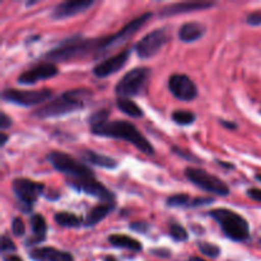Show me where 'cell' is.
Returning a JSON list of instances; mask_svg holds the SVG:
<instances>
[{"mask_svg": "<svg viewBox=\"0 0 261 261\" xmlns=\"http://www.w3.org/2000/svg\"><path fill=\"white\" fill-rule=\"evenodd\" d=\"M46 160L59 172L66 176V184L78 193L99 199L105 203H115V194L97 180L93 171L83 162L64 152H50Z\"/></svg>", "mask_w": 261, "mask_h": 261, "instance_id": "cell-1", "label": "cell"}, {"mask_svg": "<svg viewBox=\"0 0 261 261\" xmlns=\"http://www.w3.org/2000/svg\"><path fill=\"white\" fill-rule=\"evenodd\" d=\"M91 133L93 135H97V137L125 140V142L134 145L137 149H139L144 154H154V148H153V145L138 130V127L133 122L125 121V120L107 121L101 125H97V126H92Z\"/></svg>", "mask_w": 261, "mask_h": 261, "instance_id": "cell-2", "label": "cell"}, {"mask_svg": "<svg viewBox=\"0 0 261 261\" xmlns=\"http://www.w3.org/2000/svg\"><path fill=\"white\" fill-rule=\"evenodd\" d=\"M91 97L92 92L87 88L70 89L36 110L32 116L42 120L64 116V115L71 114L78 110H83Z\"/></svg>", "mask_w": 261, "mask_h": 261, "instance_id": "cell-3", "label": "cell"}, {"mask_svg": "<svg viewBox=\"0 0 261 261\" xmlns=\"http://www.w3.org/2000/svg\"><path fill=\"white\" fill-rule=\"evenodd\" d=\"M98 46L99 38H86L82 35H75L61 41L58 46L47 51L43 58L50 60V63H66L83 59L88 55H93L96 58Z\"/></svg>", "mask_w": 261, "mask_h": 261, "instance_id": "cell-4", "label": "cell"}, {"mask_svg": "<svg viewBox=\"0 0 261 261\" xmlns=\"http://www.w3.org/2000/svg\"><path fill=\"white\" fill-rule=\"evenodd\" d=\"M208 216L219 224L227 239L236 242H245L250 239L249 222L237 212L227 208H217L208 212Z\"/></svg>", "mask_w": 261, "mask_h": 261, "instance_id": "cell-5", "label": "cell"}, {"mask_svg": "<svg viewBox=\"0 0 261 261\" xmlns=\"http://www.w3.org/2000/svg\"><path fill=\"white\" fill-rule=\"evenodd\" d=\"M152 69L148 66H139L127 71L115 86V93L119 98H129V97L139 96L148 86Z\"/></svg>", "mask_w": 261, "mask_h": 261, "instance_id": "cell-6", "label": "cell"}, {"mask_svg": "<svg viewBox=\"0 0 261 261\" xmlns=\"http://www.w3.org/2000/svg\"><path fill=\"white\" fill-rule=\"evenodd\" d=\"M152 13L147 12L144 14L139 15L138 18H134V19L130 20L124 28L119 31V32L114 33L111 36H106V37H99V46L98 51H97L96 58H99V56L106 55L109 51L114 50V48L119 47L122 43L126 42L130 37L135 35L148 20L152 18Z\"/></svg>", "mask_w": 261, "mask_h": 261, "instance_id": "cell-7", "label": "cell"}, {"mask_svg": "<svg viewBox=\"0 0 261 261\" xmlns=\"http://www.w3.org/2000/svg\"><path fill=\"white\" fill-rule=\"evenodd\" d=\"M12 191L17 200L18 208L22 213H31L36 201L43 195L45 185L42 182L30 180V178H15L12 182Z\"/></svg>", "mask_w": 261, "mask_h": 261, "instance_id": "cell-8", "label": "cell"}, {"mask_svg": "<svg viewBox=\"0 0 261 261\" xmlns=\"http://www.w3.org/2000/svg\"><path fill=\"white\" fill-rule=\"evenodd\" d=\"M185 176L196 188L201 189V190L206 191V193L214 194V195L218 196L229 195V191L231 190H229L228 185L223 180L212 175V173L203 170V168L188 167L185 170Z\"/></svg>", "mask_w": 261, "mask_h": 261, "instance_id": "cell-9", "label": "cell"}, {"mask_svg": "<svg viewBox=\"0 0 261 261\" xmlns=\"http://www.w3.org/2000/svg\"><path fill=\"white\" fill-rule=\"evenodd\" d=\"M53 97V91L48 88L37 89V91H22V89H4L2 93L3 101L8 103L18 105L22 107H31L46 102Z\"/></svg>", "mask_w": 261, "mask_h": 261, "instance_id": "cell-10", "label": "cell"}, {"mask_svg": "<svg viewBox=\"0 0 261 261\" xmlns=\"http://www.w3.org/2000/svg\"><path fill=\"white\" fill-rule=\"evenodd\" d=\"M170 38L171 36L167 28H157L138 41L134 45V50L140 59L147 60L157 55L161 48L170 41Z\"/></svg>", "mask_w": 261, "mask_h": 261, "instance_id": "cell-11", "label": "cell"}, {"mask_svg": "<svg viewBox=\"0 0 261 261\" xmlns=\"http://www.w3.org/2000/svg\"><path fill=\"white\" fill-rule=\"evenodd\" d=\"M168 89L173 97L184 102H191L198 97V87L185 74H172L168 79Z\"/></svg>", "mask_w": 261, "mask_h": 261, "instance_id": "cell-12", "label": "cell"}, {"mask_svg": "<svg viewBox=\"0 0 261 261\" xmlns=\"http://www.w3.org/2000/svg\"><path fill=\"white\" fill-rule=\"evenodd\" d=\"M59 74V68L54 63L46 61V63H41L35 65L33 68L28 69L24 73L20 74L18 76L17 82L20 86H31L40 81H45V79L54 78Z\"/></svg>", "mask_w": 261, "mask_h": 261, "instance_id": "cell-13", "label": "cell"}, {"mask_svg": "<svg viewBox=\"0 0 261 261\" xmlns=\"http://www.w3.org/2000/svg\"><path fill=\"white\" fill-rule=\"evenodd\" d=\"M130 54H132V50H130V48H125L124 51L119 53L117 55L111 56V58L106 59V60L97 64V65L92 69V73H93L97 78H106V76L111 75V74L117 73L120 69H122L126 65L127 60H129L130 58Z\"/></svg>", "mask_w": 261, "mask_h": 261, "instance_id": "cell-14", "label": "cell"}, {"mask_svg": "<svg viewBox=\"0 0 261 261\" xmlns=\"http://www.w3.org/2000/svg\"><path fill=\"white\" fill-rule=\"evenodd\" d=\"M94 4L93 0H68V2L59 3L51 13V19L61 20L66 18L74 17L82 12H86L88 8Z\"/></svg>", "mask_w": 261, "mask_h": 261, "instance_id": "cell-15", "label": "cell"}, {"mask_svg": "<svg viewBox=\"0 0 261 261\" xmlns=\"http://www.w3.org/2000/svg\"><path fill=\"white\" fill-rule=\"evenodd\" d=\"M214 3H206V2H182V3H173V4H168L163 7L160 10L158 15L161 18L173 17V15L186 14V13L198 12V10H205L209 8H213Z\"/></svg>", "mask_w": 261, "mask_h": 261, "instance_id": "cell-16", "label": "cell"}, {"mask_svg": "<svg viewBox=\"0 0 261 261\" xmlns=\"http://www.w3.org/2000/svg\"><path fill=\"white\" fill-rule=\"evenodd\" d=\"M28 257L33 261H74L70 252L55 247H36L28 252Z\"/></svg>", "mask_w": 261, "mask_h": 261, "instance_id": "cell-17", "label": "cell"}, {"mask_svg": "<svg viewBox=\"0 0 261 261\" xmlns=\"http://www.w3.org/2000/svg\"><path fill=\"white\" fill-rule=\"evenodd\" d=\"M31 229H32V236L28 240H25V246H35V245L41 244L46 240L47 234V223L42 214L35 213L31 216L30 219Z\"/></svg>", "mask_w": 261, "mask_h": 261, "instance_id": "cell-18", "label": "cell"}, {"mask_svg": "<svg viewBox=\"0 0 261 261\" xmlns=\"http://www.w3.org/2000/svg\"><path fill=\"white\" fill-rule=\"evenodd\" d=\"M81 158L84 163H88V165L97 166V167L106 168V170H115V168L119 167V162L114 158L109 157V155L99 154V153L94 152V150L86 149L83 152H81Z\"/></svg>", "mask_w": 261, "mask_h": 261, "instance_id": "cell-19", "label": "cell"}, {"mask_svg": "<svg viewBox=\"0 0 261 261\" xmlns=\"http://www.w3.org/2000/svg\"><path fill=\"white\" fill-rule=\"evenodd\" d=\"M115 209V203H102L97 204L96 206L91 209L88 212V214L86 216L83 222V226L86 227H94L96 224H98L99 222L103 221L110 213Z\"/></svg>", "mask_w": 261, "mask_h": 261, "instance_id": "cell-20", "label": "cell"}, {"mask_svg": "<svg viewBox=\"0 0 261 261\" xmlns=\"http://www.w3.org/2000/svg\"><path fill=\"white\" fill-rule=\"evenodd\" d=\"M205 33V27L199 22H188L182 24L178 30V38L182 42L190 43L195 42L201 38Z\"/></svg>", "mask_w": 261, "mask_h": 261, "instance_id": "cell-21", "label": "cell"}, {"mask_svg": "<svg viewBox=\"0 0 261 261\" xmlns=\"http://www.w3.org/2000/svg\"><path fill=\"white\" fill-rule=\"evenodd\" d=\"M107 240H109V242L112 246L119 247V249L130 250V251L134 252H139L143 250V245L140 244L138 240L133 239V237L130 236H126V234H110V236L107 237Z\"/></svg>", "mask_w": 261, "mask_h": 261, "instance_id": "cell-22", "label": "cell"}, {"mask_svg": "<svg viewBox=\"0 0 261 261\" xmlns=\"http://www.w3.org/2000/svg\"><path fill=\"white\" fill-rule=\"evenodd\" d=\"M54 221L60 227H65V228H79L84 222L76 214L69 213V212H58L54 216Z\"/></svg>", "mask_w": 261, "mask_h": 261, "instance_id": "cell-23", "label": "cell"}, {"mask_svg": "<svg viewBox=\"0 0 261 261\" xmlns=\"http://www.w3.org/2000/svg\"><path fill=\"white\" fill-rule=\"evenodd\" d=\"M116 106L120 111L126 114L127 116L134 117V119H140V117L144 116L143 110L134 101L129 98H117Z\"/></svg>", "mask_w": 261, "mask_h": 261, "instance_id": "cell-24", "label": "cell"}, {"mask_svg": "<svg viewBox=\"0 0 261 261\" xmlns=\"http://www.w3.org/2000/svg\"><path fill=\"white\" fill-rule=\"evenodd\" d=\"M193 199L188 194H175V195L168 196L166 204L170 208H190V204Z\"/></svg>", "mask_w": 261, "mask_h": 261, "instance_id": "cell-25", "label": "cell"}, {"mask_svg": "<svg viewBox=\"0 0 261 261\" xmlns=\"http://www.w3.org/2000/svg\"><path fill=\"white\" fill-rule=\"evenodd\" d=\"M168 233H170L171 239L176 242H185L189 240V233L180 223L177 222H172L168 227Z\"/></svg>", "mask_w": 261, "mask_h": 261, "instance_id": "cell-26", "label": "cell"}, {"mask_svg": "<svg viewBox=\"0 0 261 261\" xmlns=\"http://www.w3.org/2000/svg\"><path fill=\"white\" fill-rule=\"evenodd\" d=\"M198 249L199 251L201 252L205 256L212 257V259H217L221 255L222 250L218 245L212 244V242H206V241H199L198 242Z\"/></svg>", "mask_w": 261, "mask_h": 261, "instance_id": "cell-27", "label": "cell"}, {"mask_svg": "<svg viewBox=\"0 0 261 261\" xmlns=\"http://www.w3.org/2000/svg\"><path fill=\"white\" fill-rule=\"evenodd\" d=\"M172 120L177 125H191L196 120V115L191 111H185V110H177L172 112Z\"/></svg>", "mask_w": 261, "mask_h": 261, "instance_id": "cell-28", "label": "cell"}, {"mask_svg": "<svg viewBox=\"0 0 261 261\" xmlns=\"http://www.w3.org/2000/svg\"><path fill=\"white\" fill-rule=\"evenodd\" d=\"M171 150H172L173 154H176V155H178V157L184 158V160L188 161V162H191V163H203L201 158H199L198 155L194 154V153H191L190 150L184 149V148L177 147V145H173V147L171 148Z\"/></svg>", "mask_w": 261, "mask_h": 261, "instance_id": "cell-29", "label": "cell"}, {"mask_svg": "<svg viewBox=\"0 0 261 261\" xmlns=\"http://www.w3.org/2000/svg\"><path fill=\"white\" fill-rule=\"evenodd\" d=\"M109 116H110V112L109 110H99V111L94 112L93 115L88 117V122L89 125L92 126H97V125H101L103 122L109 121Z\"/></svg>", "mask_w": 261, "mask_h": 261, "instance_id": "cell-30", "label": "cell"}, {"mask_svg": "<svg viewBox=\"0 0 261 261\" xmlns=\"http://www.w3.org/2000/svg\"><path fill=\"white\" fill-rule=\"evenodd\" d=\"M0 250H2L3 255H8L10 252L17 251V246L13 242V240H10L9 236L7 234H3L2 236V242H0Z\"/></svg>", "mask_w": 261, "mask_h": 261, "instance_id": "cell-31", "label": "cell"}, {"mask_svg": "<svg viewBox=\"0 0 261 261\" xmlns=\"http://www.w3.org/2000/svg\"><path fill=\"white\" fill-rule=\"evenodd\" d=\"M12 233L15 237H22L25 234V226L24 222L20 217H14L12 221Z\"/></svg>", "mask_w": 261, "mask_h": 261, "instance_id": "cell-32", "label": "cell"}, {"mask_svg": "<svg viewBox=\"0 0 261 261\" xmlns=\"http://www.w3.org/2000/svg\"><path fill=\"white\" fill-rule=\"evenodd\" d=\"M130 229L134 232H138V233L147 234L149 233L150 231V224L147 223V222L137 221V222H133V223L130 224Z\"/></svg>", "mask_w": 261, "mask_h": 261, "instance_id": "cell-33", "label": "cell"}, {"mask_svg": "<svg viewBox=\"0 0 261 261\" xmlns=\"http://www.w3.org/2000/svg\"><path fill=\"white\" fill-rule=\"evenodd\" d=\"M246 23L249 25H254V27L261 25V10H255V12L250 13L246 17Z\"/></svg>", "mask_w": 261, "mask_h": 261, "instance_id": "cell-34", "label": "cell"}, {"mask_svg": "<svg viewBox=\"0 0 261 261\" xmlns=\"http://www.w3.org/2000/svg\"><path fill=\"white\" fill-rule=\"evenodd\" d=\"M213 203H214L213 198H195L191 200L190 208H198V206L209 205V204H213Z\"/></svg>", "mask_w": 261, "mask_h": 261, "instance_id": "cell-35", "label": "cell"}, {"mask_svg": "<svg viewBox=\"0 0 261 261\" xmlns=\"http://www.w3.org/2000/svg\"><path fill=\"white\" fill-rule=\"evenodd\" d=\"M12 124H13V120L10 119L5 112H2V114H0V129L4 132V130L9 129V127L12 126Z\"/></svg>", "mask_w": 261, "mask_h": 261, "instance_id": "cell-36", "label": "cell"}, {"mask_svg": "<svg viewBox=\"0 0 261 261\" xmlns=\"http://www.w3.org/2000/svg\"><path fill=\"white\" fill-rule=\"evenodd\" d=\"M246 194L250 199L261 203V189H255V188L249 189V190L246 191Z\"/></svg>", "mask_w": 261, "mask_h": 261, "instance_id": "cell-37", "label": "cell"}, {"mask_svg": "<svg viewBox=\"0 0 261 261\" xmlns=\"http://www.w3.org/2000/svg\"><path fill=\"white\" fill-rule=\"evenodd\" d=\"M150 254L155 255L158 257H170L171 256V251L168 249H153L150 250Z\"/></svg>", "mask_w": 261, "mask_h": 261, "instance_id": "cell-38", "label": "cell"}, {"mask_svg": "<svg viewBox=\"0 0 261 261\" xmlns=\"http://www.w3.org/2000/svg\"><path fill=\"white\" fill-rule=\"evenodd\" d=\"M216 163L219 166V167L224 168V170H234V168H236V166H234L233 163L224 162V161H221V160H216Z\"/></svg>", "mask_w": 261, "mask_h": 261, "instance_id": "cell-39", "label": "cell"}, {"mask_svg": "<svg viewBox=\"0 0 261 261\" xmlns=\"http://www.w3.org/2000/svg\"><path fill=\"white\" fill-rule=\"evenodd\" d=\"M219 121H221V125L223 127H226V129H228V130H236L237 127V124L236 122H233V121H227V120H219Z\"/></svg>", "mask_w": 261, "mask_h": 261, "instance_id": "cell-40", "label": "cell"}, {"mask_svg": "<svg viewBox=\"0 0 261 261\" xmlns=\"http://www.w3.org/2000/svg\"><path fill=\"white\" fill-rule=\"evenodd\" d=\"M3 261H23L22 257L17 255H3Z\"/></svg>", "mask_w": 261, "mask_h": 261, "instance_id": "cell-41", "label": "cell"}, {"mask_svg": "<svg viewBox=\"0 0 261 261\" xmlns=\"http://www.w3.org/2000/svg\"><path fill=\"white\" fill-rule=\"evenodd\" d=\"M8 135L5 134V133H0V145H2V147H4L5 145V143H7V140H8Z\"/></svg>", "mask_w": 261, "mask_h": 261, "instance_id": "cell-42", "label": "cell"}, {"mask_svg": "<svg viewBox=\"0 0 261 261\" xmlns=\"http://www.w3.org/2000/svg\"><path fill=\"white\" fill-rule=\"evenodd\" d=\"M103 261H119V260H117L115 256H112V255H107V256L103 257Z\"/></svg>", "mask_w": 261, "mask_h": 261, "instance_id": "cell-43", "label": "cell"}, {"mask_svg": "<svg viewBox=\"0 0 261 261\" xmlns=\"http://www.w3.org/2000/svg\"><path fill=\"white\" fill-rule=\"evenodd\" d=\"M188 261H206V260L201 259V257H198V256H191V257H189Z\"/></svg>", "mask_w": 261, "mask_h": 261, "instance_id": "cell-44", "label": "cell"}, {"mask_svg": "<svg viewBox=\"0 0 261 261\" xmlns=\"http://www.w3.org/2000/svg\"><path fill=\"white\" fill-rule=\"evenodd\" d=\"M38 2H27L25 3V5H27V7H31V5H35V4H37Z\"/></svg>", "mask_w": 261, "mask_h": 261, "instance_id": "cell-45", "label": "cell"}, {"mask_svg": "<svg viewBox=\"0 0 261 261\" xmlns=\"http://www.w3.org/2000/svg\"><path fill=\"white\" fill-rule=\"evenodd\" d=\"M255 180L259 181V182H261V175H256V176H255Z\"/></svg>", "mask_w": 261, "mask_h": 261, "instance_id": "cell-46", "label": "cell"}, {"mask_svg": "<svg viewBox=\"0 0 261 261\" xmlns=\"http://www.w3.org/2000/svg\"><path fill=\"white\" fill-rule=\"evenodd\" d=\"M259 242H260V244H261V239H260V240H259Z\"/></svg>", "mask_w": 261, "mask_h": 261, "instance_id": "cell-47", "label": "cell"}]
</instances>
